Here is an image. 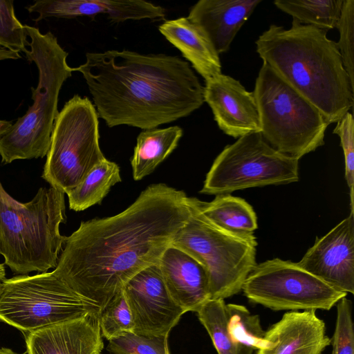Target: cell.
Instances as JSON below:
<instances>
[{
    "label": "cell",
    "instance_id": "obj_1",
    "mask_svg": "<svg viewBox=\"0 0 354 354\" xmlns=\"http://www.w3.org/2000/svg\"><path fill=\"white\" fill-rule=\"evenodd\" d=\"M191 215L185 192L151 185L122 212L82 221L66 237L53 272L102 309L133 276L158 263Z\"/></svg>",
    "mask_w": 354,
    "mask_h": 354
},
{
    "label": "cell",
    "instance_id": "obj_2",
    "mask_svg": "<svg viewBox=\"0 0 354 354\" xmlns=\"http://www.w3.org/2000/svg\"><path fill=\"white\" fill-rule=\"evenodd\" d=\"M73 70L82 74L98 118L109 127L155 129L204 103V87L178 57L126 50L87 53L85 63Z\"/></svg>",
    "mask_w": 354,
    "mask_h": 354
},
{
    "label": "cell",
    "instance_id": "obj_3",
    "mask_svg": "<svg viewBox=\"0 0 354 354\" xmlns=\"http://www.w3.org/2000/svg\"><path fill=\"white\" fill-rule=\"evenodd\" d=\"M327 31L292 19L271 25L255 41L257 52L283 80L311 102L330 124L353 107L354 84Z\"/></svg>",
    "mask_w": 354,
    "mask_h": 354
},
{
    "label": "cell",
    "instance_id": "obj_4",
    "mask_svg": "<svg viewBox=\"0 0 354 354\" xmlns=\"http://www.w3.org/2000/svg\"><path fill=\"white\" fill-rule=\"evenodd\" d=\"M63 192L41 187L29 202L14 199L0 182V254L13 273L46 272L57 266L66 237Z\"/></svg>",
    "mask_w": 354,
    "mask_h": 354
},
{
    "label": "cell",
    "instance_id": "obj_5",
    "mask_svg": "<svg viewBox=\"0 0 354 354\" xmlns=\"http://www.w3.org/2000/svg\"><path fill=\"white\" fill-rule=\"evenodd\" d=\"M25 28L30 39V49L24 53L38 69V82L36 88L31 87L32 105L0 139V156L3 164L46 156L59 113V91L73 71L66 62L68 53L50 31L43 34L38 28L28 25Z\"/></svg>",
    "mask_w": 354,
    "mask_h": 354
},
{
    "label": "cell",
    "instance_id": "obj_6",
    "mask_svg": "<svg viewBox=\"0 0 354 354\" xmlns=\"http://www.w3.org/2000/svg\"><path fill=\"white\" fill-rule=\"evenodd\" d=\"M263 139L278 152L299 160L324 145L329 125L306 97L263 62L255 81Z\"/></svg>",
    "mask_w": 354,
    "mask_h": 354
},
{
    "label": "cell",
    "instance_id": "obj_7",
    "mask_svg": "<svg viewBox=\"0 0 354 354\" xmlns=\"http://www.w3.org/2000/svg\"><path fill=\"white\" fill-rule=\"evenodd\" d=\"M192 215L175 235L171 245L185 252L205 269L210 299L230 297L242 290L256 266L257 241L254 233L223 229L206 218L195 198L189 197Z\"/></svg>",
    "mask_w": 354,
    "mask_h": 354
},
{
    "label": "cell",
    "instance_id": "obj_8",
    "mask_svg": "<svg viewBox=\"0 0 354 354\" xmlns=\"http://www.w3.org/2000/svg\"><path fill=\"white\" fill-rule=\"evenodd\" d=\"M101 308L77 294L53 271L17 275L2 282L0 321L24 335L50 325L99 314Z\"/></svg>",
    "mask_w": 354,
    "mask_h": 354
},
{
    "label": "cell",
    "instance_id": "obj_9",
    "mask_svg": "<svg viewBox=\"0 0 354 354\" xmlns=\"http://www.w3.org/2000/svg\"><path fill=\"white\" fill-rule=\"evenodd\" d=\"M98 115L86 97L74 95L55 121L41 178L66 194L106 158L99 145Z\"/></svg>",
    "mask_w": 354,
    "mask_h": 354
},
{
    "label": "cell",
    "instance_id": "obj_10",
    "mask_svg": "<svg viewBox=\"0 0 354 354\" xmlns=\"http://www.w3.org/2000/svg\"><path fill=\"white\" fill-rule=\"evenodd\" d=\"M299 179V160L278 152L257 132L225 147L207 172L200 193L216 196Z\"/></svg>",
    "mask_w": 354,
    "mask_h": 354
},
{
    "label": "cell",
    "instance_id": "obj_11",
    "mask_svg": "<svg viewBox=\"0 0 354 354\" xmlns=\"http://www.w3.org/2000/svg\"><path fill=\"white\" fill-rule=\"evenodd\" d=\"M241 290L252 303L274 310H329L347 295L297 263L278 258L257 263Z\"/></svg>",
    "mask_w": 354,
    "mask_h": 354
},
{
    "label": "cell",
    "instance_id": "obj_12",
    "mask_svg": "<svg viewBox=\"0 0 354 354\" xmlns=\"http://www.w3.org/2000/svg\"><path fill=\"white\" fill-rule=\"evenodd\" d=\"M123 293L131 313L133 333L140 335H169L185 313L169 295L158 263L133 276Z\"/></svg>",
    "mask_w": 354,
    "mask_h": 354
},
{
    "label": "cell",
    "instance_id": "obj_13",
    "mask_svg": "<svg viewBox=\"0 0 354 354\" xmlns=\"http://www.w3.org/2000/svg\"><path fill=\"white\" fill-rule=\"evenodd\" d=\"M297 263L337 290L354 294V212L317 237Z\"/></svg>",
    "mask_w": 354,
    "mask_h": 354
},
{
    "label": "cell",
    "instance_id": "obj_14",
    "mask_svg": "<svg viewBox=\"0 0 354 354\" xmlns=\"http://www.w3.org/2000/svg\"><path fill=\"white\" fill-rule=\"evenodd\" d=\"M203 97L224 133L239 138L261 132L254 93L248 91L239 80L222 73L205 80Z\"/></svg>",
    "mask_w": 354,
    "mask_h": 354
},
{
    "label": "cell",
    "instance_id": "obj_15",
    "mask_svg": "<svg viewBox=\"0 0 354 354\" xmlns=\"http://www.w3.org/2000/svg\"><path fill=\"white\" fill-rule=\"evenodd\" d=\"M99 314L44 327L25 335L28 354H97L104 348Z\"/></svg>",
    "mask_w": 354,
    "mask_h": 354
},
{
    "label": "cell",
    "instance_id": "obj_16",
    "mask_svg": "<svg viewBox=\"0 0 354 354\" xmlns=\"http://www.w3.org/2000/svg\"><path fill=\"white\" fill-rule=\"evenodd\" d=\"M268 345L256 354H323L331 344L316 310L290 311L266 331Z\"/></svg>",
    "mask_w": 354,
    "mask_h": 354
},
{
    "label": "cell",
    "instance_id": "obj_17",
    "mask_svg": "<svg viewBox=\"0 0 354 354\" xmlns=\"http://www.w3.org/2000/svg\"><path fill=\"white\" fill-rule=\"evenodd\" d=\"M37 13L39 22L46 18H72L105 14L113 22L128 19H162L164 9L142 0H37L26 7Z\"/></svg>",
    "mask_w": 354,
    "mask_h": 354
},
{
    "label": "cell",
    "instance_id": "obj_18",
    "mask_svg": "<svg viewBox=\"0 0 354 354\" xmlns=\"http://www.w3.org/2000/svg\"><path fill=\"white\" fill-rule=\"evenodd\" d=\"M158 265L169 295L185 313L196 312L210 299L205 269L185 252L170 245L160 256Z\"/></svg>",
    "mask_w": 354,
    "mask_h": 354
},
{
    "label": "cell",
    "instance_id": "obj_19",
    "mask_svg": "<svg viewBox=\"0 0 354 354\" xmlns=\"http://www.w3.org/2000/svg\"><path fill=\"white\" fill-rule=\"evenodd\" d=\"M261 0H201L188 18L206 34L219 55L229 50L236 35Z\"/></svg>",
    "mask_w": 354,
    "mask_h": 354
},
{
    "label": "cell",
    "instance_id": "obj_20",
    "mask_svg": "<svg viewBox=\"0 0 354 354\" xmlns=\"http://www.w3.org/2000/svg\"><path fill=\"white\" fill-rule=\"evenodd\" d=\"M158 29L205 81L221 73L219 55L204 31L188 17L165 21Z\"/></svg>",
    "mask_w": 354,
    "mask_h": 354
},
{
    "label": "cell",
    "instance_id": "obj_21",
    "mask_svg": "<svg viewBox=\"0 0 354 354\" xmlns=\"http://www.w3.org/2000/svg\"><path fill=\"white\" fill-rule=\"evenodd\" d=\"M182 135L178 126L141 131L131 160L134 180L151 174L176 149Z\"/></svg>",
    "mask_w": 354,
    "mask_h": 354
},
{
    "label": "cell",
    "instance_id": "obj_22",
    "mask_svg": "<svg viewBox=\"0 0 354 354\" xmlns=\"http://www.w3.org/2000/svg\"><path fill=\"white\" fill-rule=\"evenodd\" d=\"M202 214L209 221L226 230L249 234L257 229V217L245 200L230 194L216 195L211 202L195 198Z\"/></svg>",
    "mask_w": 354,
    "mask_h": 354
},
{
    "label": "cell",
    "instance_id": "obj_23",
    "mask_svg": "<svg viewBox=\"0 0 354 354\" xmlns=\"http://www.w3.org/2000/svg\"><path fill=\"white\" fill-rule=\"evenodd\" d=\"M121 181L117 164L104 159L95 165L84 180L66 193L69 208L76 212L100 203L111 187Z\"/></svg>",
    "mask_w": 354,
    "mask_h": 354
},
{
    "label": "cell",
    "instance_id": "obj_24",
    "mask_svg": "<svg viewBox=\"0 0 354 354\" xmlns=\"http://www.w3.org/2000/svg\"><path fill=\"white\" fill-rule=\"evenodd\" d=\"M196 313L218 354H253L252 348L238 342L232 337L228 329L224 299H208Z\"/></svg>",
    "mask_w": 354,
    "mask_h": 354
},
{
    "label": "cell",
    "instance_id": "obj_25",
    "mask_svg": "<svg viewBox=\"0 0 354 354\" xmlns=\"http://www.w3.org/2000/svg\"><path fill=\"white\" fill-rule=\"evenodd\" d=\"M273 3L299 23L328 31L336 28L344 0H276Z\"/></svg>",
    "mask_w": 354,
    "mask_h": 354
},
{
    "label": "cell",
    "instance_id": "obj_26",
    "mask_svg": "<svg viewBox=\"0 0 354 354\" xmlns=\"http://www.w3.org/2000/svg\"><path fill=\"white\" fill-rule=\"evenodd\" d=\"M226 312L228 329L236 341L254 351L268 345L258 315L252 314L245 306L236 304H226Z\"/></svg>",
    "mask_w": 354,
    "mask_h": 354
},
{
    "label": "cell",
    "instance_id": "obj_27",
    "mask_svg": "<svg viewBox=\"0 0 354 354\" xmlns=\"http://www.w3.org/2000/svg\"><path fill=\"white\" fill-rule=\"evenodd\" d=\"M98 319L102 336L109 341L133 333L132 315L123 290L101 309Z\"/></svg>",
    "mask_w": 354,
    "mask_h": 354
},
{
    "label": "cell",
    "instance_id": "obj_28",
    "mask_svg": "<svg viewBox=\"0 0 354 354\" xmlns=\"http://www.w3.org/2000/svg\"><path fill=\"white\" fill-rule=\"evenodd\" d=\"M168 337H147L129 333L109 340L106 349L110 354H170Z\"/></svg>",
    "mask_w": 354,
    "mask_h": 354
},
{
    "label": "cell",
    "instance_id": "obj_29",
    "mask_svg": "<svg viewBox=\"0 0 354 354\" xmlns=\"http://www.w3.org/2000/svg\"><path fill=\"white\" fill-rule=\"evenodd\" d=\"M23 25L17 18L12 0H0V47L25 53L29 41Z\"/></svg>",
    "mask_w": 354,
    "mask_h": 354
},
{
    "label": "cell",
    "instance_id": "obj_30",
    "mask_svg": "<svg viewBox=\"0 0 354 354\" xmlns=\"http://www.w3.org/2000/svg\"><path fill=\"white\" fill-rule=\"evenodd\" d=\"M336 28L339 32L336 44L344 67L354 84V0H344Z\"/></svg>",
    "mask_w": 354,
    "mask_h": 354
},
{
    "label": "cell",
    "instance_id": "obj_31",
    "mask_svg": "<svg viewBox=\"0 0 354 354\" xmlns=\"http://www.w3.org/2000/svg\"><path fill=\"white\" fill-rule=\"evenodd\" d=\"M337 319L331 339V354H354V329L352 301L346 297L336 304Z\"/></svg>",
    "mask_w": 354,
    "mask_h": 354
},
{
    "label": "cell",
    "instance_id": "obj_32",
    "mask_svg": "<svg viewBox=\"0 0 354 354\" xmlns=\"http://www.w3.org/2000/svg\"><path fill=\"white\" fill-rule=\"evenodd\" d=\"M354 119L353 114L347 112L339 121L333 130L340 139L345 160V178L350 189L351 211L354 212Z\"/></svg>",
    "mask_w": 354,
    "mask_h": 354
},
{
    "label": "cell",
    "instance_id": "obj_33",
    "mask_svg": "<svg viewBox=\"0 0 354 354\" xmlns=\"http://www.w3.org/2000/svg\"><path fill=\"white\" fill-rule=\"evenodd\" d=\"M19 53L10 51L6 48L0 47V61L5 59H17L21 58ZM12 125V122L0 120V139L9 131Z\"/></svg>",
    "mask_w": 354,
    "mask_h": 354
},
{
    "label": "cell",
    "instance_id": "obj_34",
    "mask_svg": "<svg viewBox=\"0 0 354 354\" xmlns=\"http://www.w3.org/2000/svg\"><path fill=\"white\" fill-rule=\"evenodd\" d=\"M6 269L4 266V263H0V283H2L6 278Z\"/></svg>",
    "mask_w": 354,
    "mask_h": 354
},
{
    "label": "cell",
    "instance_id": "obj_35",
    "mask_svg": "<svg viewBox=\"0 0 354 354\" xmlns=\"http://www.w3.org/2000/svg\"><path fill=\"white\" fill-rule=\"evenodd\" d=\"M0 354H20V353H17L13 351L12 350H11L10 348H0Z\"/></svg>",
    "mask_w": 354,
    "mask_h": 354
},
{
    "label": "cell",
    "instance_id": "obj_36",
    "mask_svg": "<svg viewBox=\"0 0 354 354\" xmlns=\"http://www.w3.org/2000/svg\"><path fill=\"white\" fill-rule=\"evenodd\" d=\"M1 289H2V283H0V292L1 291Z\"/></svg>",
    "mask_w": 354,
    "mask_h": 354
},
{
    "label": "cell",
    "instance_id": "obj_37",
    "mask_svg": "<svg viewBox=\"0 0 354 354\" xmlns=\"http://www.w3.org/2000/svg\"><path fill=\"white\" fill-rule=\"evenodd\" d=\"M97 354H102V353H97Z\"/></svg>",
    "mask_w": 354,
    "mask_h": 354
}]
</instances>
